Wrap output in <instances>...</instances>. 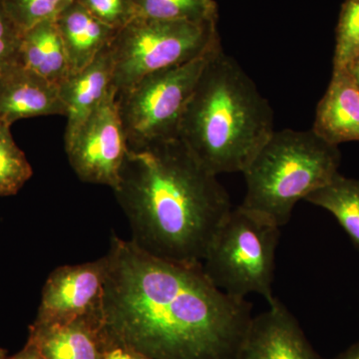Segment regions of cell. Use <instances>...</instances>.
<instances>
[{
    "mask_svg": "<svg viewBox=\"0 0 359 359\" xmlns=\"http://www.w3.org/2000/svg\"><path fill=\"white\" fill-rule=\"evenodd\" d=\"M105 257L112 341L150 359H238L252 304L218 289L202 264L159 259L116 235Z\"/></svg>",
    "mask_w": 359,
    "mask_h": 359,
    "instance_id": "6da1fadb",
    "label": "cell"
},
{
    "mask_svg": "<svg viewBox=\"0 0 359 359\" xmlns=\"http://www.w3.org/2000/svg\"><path fill=\"white\" fill-rule=\"evenodd\" d=\"M114 191L132 242L166 261L202 264L231 211L228 193L179 138L129 150Z\"/></svg>",
    "mask_w": 359,
    "mask_h": 359,
    "instance_id": "7a4b0ae2",
    "label": "cell"
},
{
    "mask_svg": "<svg viewBox=\"0 0 359 359\" xmlns=\"http://www.w3.org/2000/svg\"><path fill=\"white\" fill-rule=\"evenodd\" d=\"M273 132L269 101L221 47L187 104L180 140L203 167L218 176L243 173Z\"/></svg>",
    "mask_w": 359,
    "mask_h": 359,
    "instance_id": "3957f363",
    "label": "cell"
},
{
    "mask_svg": "<svg viewBox=\"0 0 359 359\" xmlns=\"http://www.w3.org/2000/svg\"><path fill=\"white\" fill-rule=\"evenodd\" d=\"M340 159L339 146L311 129L275 131L243 172L247 190L242 205L280 228L290 221L297 202L339 174Z\"/></svg>",
    "mask_w": 359,
    "mask_h": 359,
    "instance_id": "277c9868",
    "label": "cell"
},
{
    "mask_svg": "<svg viewBox=\"0 0 359 359\" xmlns=\"http://www.w3.org/2000/svg\"><path fill=\"white\" fill-rule=\"evenodd\" d=\"M278 240L275 222L242 205L233 208L208 248L203 269L226 294H257L271 302Z\"/></svg>",
    "mask_w": 359,
    "mask_h": 359,
    "instance_id": "5b68a950",
    "label": "cell"
},
{
    "mask_svg": "<svg viewBox=\"0 0 359 359\" xmlns=\"http://www.w3.org/2000/svg\"><path fill=\"white\" fill-rule=\"evenodd\" d=\"M219 41L217 20H160L133 18L110 43L117 93L146 75L204 55Z\"/></svg>",
    "mask_w": 359,
    "mask_h": 359,
    "instance_id": "8992f818",
    "label": "cell"
},
{
    "mask_svg": "<svg viewBox=\"0 0 359 359\" xmlns=\"http://www.w3.org/2000/svg\"><path fill=\"white\" fill-rule=\"evenodd\" d=\"M221 47L219 43L192 61L146 75L116 94L129 150L179 138L187 104L205 66Z\"/></svg>",
    "mask_w": 359,
    "mask_h": 359,
    "instance_id": "52a82bcc",
    "label": "cell"
},
{
    "mask_svg": "<svg viewBox=\"0 0 359 359\" xmlns=\"http://www.w3.org/2000/svg\"><path fill=\"white\" fill-rule=\"evenodd\" d=\"M116 90L111 88L102 103L65 145L73 171L85 183L115 190L128 152L126 135L118 111Z\"/></svg>",
    "mask_w": 359,
    "mask_h": 359,
    "instance_id": "ba28073f",
    "label": "cell"
},
{
    "mask_svg": "<svg viewBox=\"0 0 359 359\" xmlns=\"http://www.w3.org/2000/svg\"><path fill=\"white\" fill-rule=\"evenodd\" d=\"M107 259L62 266L49 275L34 323H65L102 313Z\"/></svg>",
    "mask_w": 359,
    "mask_h": 359,
    "instance_id": "9c48e42d",
    "label": "cell"
},
{
    "mask_svg": "<svg viewBox=\"0 0 359 359\" xmlns=\"http://www.w3.org/2000/svg\"><path fill=\"white\" fill-rule=\"evenodd\" d=\"M250 320L238 359H325L311 346L299 323L278 301Z\"/></svg>",
    "mask_w": 359,
    "mask_h": 359,
    "instance_id": "30bf717a",
    "label": "cell"
},
{
    "mask_svg": "<svg viewBox=\"0 0 359 359\" xmlns=\"http://www.w3.org/2000/svg\"><path fill=\"white\" fill-rule=\"evenodd\" d=\"M50 115L66 116L57 85L20 65L0 72V122Z\"/></svg>",
    "mask_w": 359,
    "mask_h": 359,
    "instance_id": "8fae6325",
    "label": "cell"
},
{
    "mask_svg": "<svg viewBox=\"0 0 359 359\" xmlns=\"http://www.w3.org/2000/svg\"><path fill=\"white\" fill-rule=\"evenodd\" d=\"M28 339L46 359H102L110 341L102 313L54 325L33 321Z\"/></svg>",
    "mask_w": 359,
    "mask_h": 359,
    "instance_id": "7c38bea8",
    "label": "cell"
},
{
    "mask_svg": "<svg viewBox=\"0 0 359 359\" xmlns=\"http://www.w3.org/2000/svg\"><path fill=\"white\" fill-rule=\"evenodd\" d=\"M113 74L114 63L109 44L88 66L73 73L59 85V95L65 104L67 117L65 145L74 138L80 127L109 93Z\"/></svg>",
    "mask_w": 359,
    "mask_h": 359,
    "instance_id": "4fadbf2b",
    "label": "cell"
},
{
    "mask_svg": "<svg viewBox=\"0 0 359 359\" xmlns=\"http://www.w3.org/2000/svg\"><path fill=\"white\" fill-rule=\"evenodd\" d=\"M311 130L334 146L359 141V88L347 68L332 72Z\"/></svg>",
    "mask_w": 359,
    "mask_h": 359,
    "instance_id": "5bb4252c",
    "label": "cell"
},
{
    "mask_svg": "<svg viewBox=\"0 0 359 359\" xmlns=\"http://www.w3.org/2000/svg\"><path fill=\"white\" fill-rule=\"evenodd\" d=\"M54 22L65 44L71 74L88 66L118 32L97 20L78 0L66 7Z\"/></svg>",
    "mask_w": 359,
    "mask_h": 359,
    "instance_id": "9a60e30c",
    "label": "cell"
},
{
    "mask_svg": "<svg viewBox=\"0 0 359 359\" xmlns=\"http://www.w3.org/2000/svg\"><path fill=\"white\" fill-rule=\"evenodd\" d=\"M18 65L57 86L70 76L65 44L54 20L44 21L23 32Z\"/></svg>",
    "mask_w": 359,
    "mask_h": 359,
    "instance_id": "2e32d148",
    "label": "cell"
},
{
    "mask_svg": "<svg viewBox=\"0 0 359 359\" xmlns=\"http://www.w3.org/2000/svg\"><path fill=\"white\" fill-rule=\"evenodd\" d=\"M306 201L332 212L359 250V180L339 173Z\"/></svg>",
    "mask_w": 359,
    "mask_h": 359,
    "instance_id": "e0dca14e",
    "label": "cell"
},
{
    "mask_svg": "<svg viewBox=\"0 0 359 359\" xmlns=\"http://www.w3.org/2000/svg\"><path fill=\"white\" fill-rule=\"evenodd\" d=\"M136 16L160 20H217L216 2L207 0H133Z\"/></svg>",
    "mask_w": 359,
    "mask_h": 359,
    "instance_id": "ac0fdd59",
    "label": "cell"
},
{
    "mask_svg": "<svg viewBox=\"0 0 359 359\" xmlns=\"http://www.w3.org/2000/svg\"><path fill=\"white\" fill-rule=\"evenodd\" d=\"M32 175V165L16 145L11 126L0 122V196L16 195Z\"/></svg>",
    "mask_w": 359,
    "mask_h": 359,
    "instance_id": "d6986e66",
    "label": "cell"
},
{
    "mask_svg": "<svg viewBox=\"0 0 359 359\" xmlns=\"http://www.w3.org/2000/svg\"><path fill=\"white\" fill-rule=\"evenodd\" d=\"M359 53V0H346L335 34L334 70L346 69Z\"/></svg>",
    "mask_w": 359,
    "mask_h": 359,
    "instance_id": "ffe728a7",
    "label": "cell"
},
{
    "mask_svg": "<svg viewBox=\"0 0 359 359\" xmlns=\"http://www.w3.org/2000/svg\"><path fill=\"white\" fill-rule=\"evenodd\" d=\"M75 0H2L7 13L22 32L44 21L55 20Z\"/></svg>",
    "mask_w": 359,
    "mask_h": 359,
    "instance_id": "44dd1931",
    "label": "cell"
},
{
    "mask_svg": "<svg viewBox=\"0 0 359 359\" xmlns=\"http://www.w3.org/2000/svg\"><path fill=\"white\" fill-rule=\"evenodd\" d=\"M97 20L119 30L136 18L133 0H78Z\"/></svg>",
    "mask_w": 359,
    "mask_h": 359,
    "instance_id": "7402d4cb",
    "label": "cell"
},
{
    "mask_svg": "<svg viewBox=\"0 0 359 359\" xmlns=\"http://www.w3.org/2000/svg\"><path fill=\"white\" fill-rule=\"evenodd\" d=\"M23 32L7 13L0 0V72L18 65Z\"/></svg>",
    "mask_w": 359,
    "mask_h": 359,
    "instance_id": "603a6c76",
    "label": "cell"
},
{
    "mask_svg": "<svg viewBox=\"0 0 359 359\" xmlns=\"http://www.w3.org/2000/svg\"><path fill=\"white\" fill-rule=\"evenodd\" d=\"M102 359H150L133 349L116 344L110 339L109 344L104 353Z\"/></svg>",
    "mask_w": 359,
    "mask_h": 359,
    "instance_id": "cb8c5ba5",
    "label": "cell"
},
{
    "mask_svg": "<svg viewBox=\"0 0 359 359\" xmlns=\"http://www.w3.org/2000/svg\"><path fill=\"white\" fill-rule=\"evenodd\" d=\"M6 359H46L39 347L32 340L27 339L25 346L18 353L7 356Z\"/></svg>",
    "mask_w": 359,
    "mask_h": 359,
    "instance_id": "d4e9b609",
    "label": "cell"
},
{
    "mask_svg": "<svg viewBox=\"0 0 359 359\" xmlns=\"http://www.w3.org/2000/svg\"><path fill=\"white\" fill-rule=\"evenodd\" d=\"M334 359H359V341L347 348L344 353H340Z\"/></svg>",
    "mask_w": 359,
    "mask_h": 359,
    "instance_id": "484cf974",
    "label": "cell"
},
{
    "mask_svg": "<svg viewBox=\"0 0 359 359\" xmlns=\"http://www.w3.org/2000/svg\"><path fill=\"white\" fill-rule=\"evenodd\" d=\"M347 70L351 73V76H353L354 81H355L359 88V53L358 55L353 59V62L348 65Z\"/></svg>",
    "mask_w": 359,
    "mask_h": 359,
    "instance_id": "4316f807",
    "label": "cell"
},
{
    "mask_svg": "<svg viewBox=\"0 0 359 359\" xmlns=\"http://www.w3.org/2000/svg\"><path fill=\"white\" fill-rule=\"evenodd\" d=\"M8 354H7V351L4 348H0V359H6Z\"/></svg>",
    "mask_w": 359,
    "mask_h": 359,
    "instance_id": "83f0119b",
    "label": "cell"
},
{
    "mask_svg": "<svg viewBox=\"0 0 359 359\" xmlns=\"http://www.w3.org/2000/svg\"><path fill=\"white\" fill-rule=\"evenodd\" d=\"M207 1L211 2V4H214V0H207Z\"/></svg>",
    "mask_w": 359,
    "mask_h": 359,
    "instance_id": "f1b7e54d",
    "label": "cell"
}]
</instances>
